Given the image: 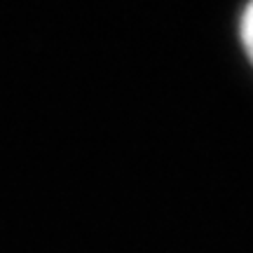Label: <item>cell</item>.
Returning <instances> with one entry per match:
<instances>
[{
	"label": "cell",
	"instance_id": "obj_1",
	"mask_svg": "<svg viewBox=\"0 0 253 253\" xmlns=\"http://www.w3.org/2000/svg\"><path fill=\"white\" fill-rule=\"evenodd\" d=\"M239 42L244 49V56L253 66V2H249L239 17Z\"/></svg>",
	"mask_w": 253,
	"mask_h": 253
}]
</instances>
